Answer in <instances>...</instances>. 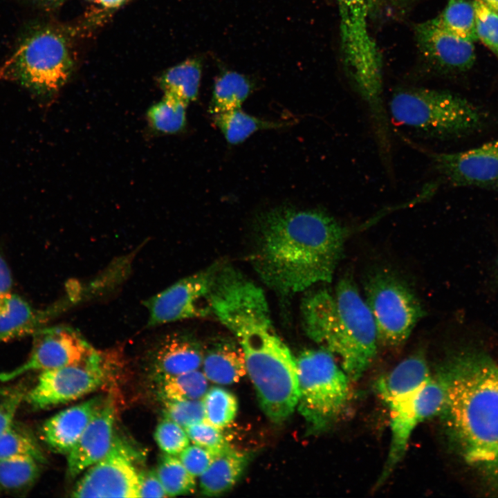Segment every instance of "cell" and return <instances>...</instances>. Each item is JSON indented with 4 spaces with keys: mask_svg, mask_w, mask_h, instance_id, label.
<instances>
[{
    "mask_svg": "<svg viewBox=\"0 0 498 498\" xmlns=\"http://www.w3.org/2000/svg\"><path fill=\"white\" fill-rule=\"evenodd\" d=\"M210 304L243 351L262 410L275 423L285 421L298 403L296 358L275 330L264 291L229 266L216 277Z\"/></svg>",
    "mask_w": 498,
    "mask_h": 498,
    "instance_id": "obj_1",
    "label": "cell"
},
{
    "mask_svg": "<svg viewBox=\"0 0 498 498\" xmlns=\"http://www.w3.org/2000/svg\"><path fill=\"white\" fill-rule=\"evenodd\" d=\"M252 261L261 280L282 295L330 283L351 230L320 210L281 206L257 221Z\"/></svg>",
    "mask_w": 498,
    "mask_h": 498,
    "instance_id": "obj_2",
    "label": "cell"
},
{
    "mask_svg": "<svg viewBox=\"0 0 498 498\" xmlns=\"http://www.w3.org/2000/svg\"><path fill=\"white\" fill-rule=\"evenodd\" d=\"M439 374L446 389L441 413L461 455L498 486V365L468 349L452 355Z\"/></svg>",
    "mask_w": 498,
    "mask_h": 498,
    "instance_id": "obj_3",
    "label": "cell"
},
{
    "mask_svg": "<svg viewBox=\"0 0 498 498\" xmlns=\"http://www.w3.org/2000/svg\"><path fill=\"white\" fill-rule=\"evenodd\" d=\"M301 315L308 337L338 356L351 380L360 379L378 342L371 313L353 279L342 277L333 291L324 288L306 294Z\"/></svg>",
    "mask_w": 498,
    "mask_h": 498,
    "instance_id": "obj_4",
    "label": "cell"
},
{
    "mask_svg": "<svg viewBox=\"0 0 498 498\" xmlns=\"http://www.w3.org/2000/svg\"><path fill=\"white\" fill-rule=\"evenodd\" d=\"M343 64L354 90L371 118L380 149L391 147L390 131L383 102L382 59L369 30L371 0H337Z\"/></svg>",
    "mask_w": 498,
    "mask_h": 498,
    "instance_id": "obj_5",
    "label": "cell"
},
{
    "mask_svg": "<svg viewBox=\"0 0 498 498\" xmlns=\"http://www.w3.org/2000/svg\"><path fill=\"white\" fill-rule=\"evenodd\" d=\"M389 109L398 124L432 138L469 133L479 127L483 119L478 108L459 95L423 87L396 89Z\"/></svg>",
    "mask_w": 498,
    "mask_h": 498,
    "instance_id": "obj_6",
    "label": "cell"
},
{
    "mask_svg": "<svg viewBox=\"0 0 498 498\" xmlns=\"http://www.w3.org/2000/svg\"><path fill=\"white\" fill-rule=\"evenodd\" d=\"M296 364L299 411L313 429H326L347 406L351 380L334 356L324 348L302 351Z\"/></svg>",
    "mask_w": 498,
    "mask_h": 498,
    "instance_id": "obj_7",
    "label": "cell"
},
{
    "mask_svg": "<svg viewBox=\"0 0 498 498\" xmlns=\"http://www.w3.org/2000/svg\"><path fill=\"white\" fill-rule=\"evenodd\" d=\"M73 62L64 38L51 30L26 37L0 66V79L15 80L42 95L57 92L67 81Z\"/></svg>",
    "mask_w": 498,
    "mask_h": 498,
    "instance_id": "obj_8",
    "label": "cell"
},
{
    "mask_svg": "<svg viewBox=\"0 0 498 498\" xmlns=\"http://www.w3.org/2000/svg\"><path fill=\"white\" fill-rule=\"evenodd\" d=\"M364 290L378 344L393 349L403 346L425 315L418 298L405 282L385 270L369 275Z\"/></svg>",
    "mask_w": 498,
    "mask_h": 498,
    "instance_id": "obj_9",
    "label": "cell"
},
{
    "mask_svg": "<svg viewBox=\"0 0 498 498\" xmlns=\"http://www.w3.org/2000/svg\"><path fill=\"white\" fill-rule=\"evenodd\" d=\"M445 400V385L439 374L419 389L387 405L389 412L390 444L377 487L389 478L403 459L415 428L426 419L441 414Z\"/></svg>",
    "mask_w": 498,
    "mask_h": 498,
    "instance_id": "obj_10",
    "label": "cell"
},
{
    "mask_svg": "<svg viewBox=\"0 0 498 498\" xmlns=\"http://www.w3.org/2000/svg\"><path fill=\"white\" fill-rule=\"evenodd\" d=\"M109 355L99 351L86 362L40 372L24 400L34 408L46 409L74 401L96 391L108 380Z\"/></svg>",
    "mask_w": 498,
    "mask_h": 498,
    "instance_id": "obj_11",
    "label": "cell"
},
{
    "mask_svg": "<svg viewBox=\"0 0 498 498\" xmlns=\"http://www.w3.org/2000/svg\"><path fill=\"white\" fill-rule=\"evenodd\" d=\"M137 452L115 435L107 454L89 467L72 490L73 497H140Z\"/></svg>",
    "mask_w": 498,
    "mask_h": 498,
    "instance_id": "obj_12",
    "label": "cell"
},
{
    "mask_svg": "<svg viewBox=\"0 0 498 498\" xmlns=\"http://www.w3.org/2000/svg\"><path fill=\"white\" fill-rule=\"evenodd\" d=\"M219 266L216 264L183 278L145 300L148 326L212 314L210 292Z\"/></svg>",
    "mask_w": 498,
    "mask_h": 498,
    "instance_id": "obj_13",
    "label": "cell"
},
{
    "mask_svg": "<svg viewBox=\"0 0 498 498\" xmlns=\"http://www.w3.org/2000/svg\"><path fill=\"white\" fill-rule=\"evenodd\" d=\"M99 351L72 327L59 326L39 331L28 358L12 370L0 374L7 382L33 371H44L86 362Z\"/></svg>",
    "mask_w": 498,
    "mask_h": 498,
    "instance_id": "obj_14",
    "label": "cell"
},
{
    "mask_svg": "<svg viewBox=\"0 0 498 498\" xmlns=\"http://www.w3.org/2000/svg\"><path fill=\"white\" fill-rule=\"evenodd\" d=\"M425 153L453 186L498 187V139L463 151Z\"/></svg>",
    "mask_w": 498,
    "mask_h": 498,
    "instance_id": "obj_15",
    "label": "cell"
},
{
    "mask_svg": "<svg viewBox=\"0 0 498 498\" xmlns=\"http://www.w3.org/2000/svg\"><path fill=\"white\" fill-rule=\"evenodd\" d=\"M415 40L424 59L441 72H461L475 60L473 42L439 25L434 19L414 26Z\"/></svg>",
    "mask_w": 498,
    "mask_h": 498,
    "instance_id": "obj_16",
    "label": "cell"
},
{
    "mask_svg": "<svg viewBox=\"0 0 498 498\" xmlns=\"http://www.w3.org/2000/svg\"><path fill=\"white\" fill-rule=\"evenodd\" d=\"M116 405L107 396L78 441L67 455V472L75 479L102 459L110 450L115 436Z\"/></svg>",
    "mask_w": 498,
    "mask_h": 498,
    "instance_id": "obj_17",
    "label": "cell"
},
{
    "mask_svg": "<svg viewBox=\"0 0 498 498\" xmlns=\"http://www.w3.org/2000/svg\"><path fill=\"white\" fill-rule=\"evenodd\" d=\"M106 398L103 395L96 396L47 419L42 428L43 440L53 451L67 454Z\"/></svg>",
    "mask_w": 498,
    "mask_h": 498,
    "instance_id": "obj_18",
    "label": "cell"
},
{
    "mask_svg": "<svg viewBox=\"0 0 498 498\" xmlns=\"http://www.w3.org/2000/svg\"><path fill=\"white\" fill-rule=\"evenodd\" d=\"M203 353L191 336L173 333L163 337L154 348L151 362L158 379L198 370Z\"/></svg>",
    "mask_w": 498,
    "mask_h": 498,
    "instance_id": "obj_19",
    "label": "cell"
},
{
    "mask_svg": "<svg viewBox=\"0 0 498 498\" xmlns=\"http://www.w3.org/2000/svg\"><path fill=\"white\" fill-rule=\"evenodd\" d=\"M432 378L424 356L414 354L381 376L376 382V391L387 405L419 389Z\"/></svg>",
    "mask_w": 498,
    "mask_h": 498,
    "instance_id": "obj_20",
    "label": "cell"
},
{
    "mask_svg": "<svg viewBox=\"0 0 498 498\" xmlns=\"http://www.w3.org/2000/svg\"><path fill=\"white\" fill-rule=\"evenodd\" d=\"M202 365L207 379L221 385L238 382L247 374L241 347L226 339L216 340L208 347Z\"/></svg>",
    "mask_w": 498,
    "mask_h": 498,
    "instance_id": "obj_21",
    "label": "cell"
},
{
    "mask_svg": "<svg viewBox=\"0 0 498 498\" xmlns=\"http://www.w3.org/2000/svg\"><path fill=\"white\" fill-rule=\"evenodd\" d=\"M246 454L230 447L216 454L200 476V486L203 495L218 496L233 487L241 476L248 463Z\"/></svg>",
    "mask_w": 498,
    "mask_h": 498,
    "instance_id": "obj_22",
    "label": "cell"
},
{
    "mask_svg": "<svg viewBox=\"0 0 498 498\" xmlns=\"http://www.w3.org/2000/svg\"><path fill=\"white\" fill-rule=\"evenodd\" d=\"M201 73V61L199 58L188 59L164 72L159 84L165 95L189 104L198 97Z\"/></svg>",
    "mask_w": 498,
    "mask_h": 498,
    "instance_id": "obj_23",
    "label": "cell"
},
{
    "mask_svg": "<svg viewBox=\"0 0 498 498\" xmlns=\"http://www.w3.org/2000/svg\"><path fill=\"white\" fill-rule=\"evenodd\" d=\"M252 89L244 75L232 71L222 73L214 82L209 111L215 115L239 109Z\"/></svg>",
    "mask_w": 498,
    "mask_h": 498,
    "instance_id": "obj_24",
    "label": "cell"
},
{
    "mask_svg": "<svg viewBox=\"0 0 498 498\" xmlns=\"http://www.w3.org/2000/svg\"><path fill=\"white\" fill-rule=\"evenodd\" d=\"M40 463L26 456L0 459V493L17 495L28 492L39 478Z\"/></svg>",
    "mask_w": 498,
    "mask_h": 498,
    "instance_id": "obj_25",
    "label": "cell"
},
{
    "mask_svg": "<svg viewBox=\"0 0 498 498\" xmlns=\"http://www.w3.org/2000/svg\"><path fill=\"white\" fill-rule=\"evenodd\" d=\"M213 120L226 141L231 145L241 143L259 130L284 126L279 122L266 120L248 114L240 108L213 115Z\"/></svg>",
    "mask_w": 498,
    "mask_h": 498,
    "instance_id": "obj_26",
    "label": "cell"
},
{
    "mask_svg": "<svg viewBox=\"0 0 498 498\" xmlns=\"http://www.w3.org/2000/svg\"><path fill=\"white\" fill-rule=\"evenodd\" d=\"M35 315L30 305L11 292L0 296V334L17 337L32 331Z\"/></svg>",
    "mask_w": 498,
    "mask_h": 498,
    "instance_id": "obj_27",
    "label": "cell"
},
{
    "mask_svg": "<svg viewBox=\"0 0 498 498\" xmlns=\"http://www.w3.org/2000/svg\"><path fill=\"white\" fill-rule=\"evenodd\" d=\"M188 104L169 95L152 105L147 112L150 127L156 132L172 134L181 131L186 124Z\"/></svg>",
    "mask_w": 498,
    "mask_h": 498,
    "instance_id": "obj_28",
    "label": "cell"
},
{
    "mask_svg": "<svg viewBox=\"0 0 498 498\" xmlns=\"http://www.w3.org/2000/svg\"><path fill=\"white\" fill-rule=\"evenodd\" d=\"M434 19L442 27L463 39L472 42L478 40L475 11L470 0H449Z\"/></svg>",
    "mask_w": 498,
    "mask_h": 498,
    "instance_id": "obj_29",
    "label": "cell"
},
{
    "mask_svg": "<svg viewBox=\"0 0 498 498\" xmlns=\"http://www.w3.org/2000/svg\"><path fill=\"white\" fill-rule=\"evenodd\" d=\"M162 397L168 400H198L208 391L203 372L194 370L159 379Z\"/></svg>",
    "mask_w": 498,
    "mask_h": 498,
    "instance_id": "obj_30",
    "label": "cell"
},
{
    "mask_svg": "<svg viewBox=\"0 0 498 498\" xmlns=\"http://www.w3.org/2000/svg\"><path fill=\"white\" fill-rule=\"evenodd\" d=\"M156 470L167 497L194 492L196 486L195 477L187 470L179 458L175 455L164 453Z\"/></svg>",
    "mask_w": 498,
    "mask_h": 498,
    "instance_id": "obj_31",
    "label": "cell"
},
{
    "mask_svg": "<svg viewBox=\"0 0 498 498\" xmlns=\"http://www.w3.org/2000/svg\"><path fill=\"white\" fill-rule=\"evenodd\" d=\"M205 420L214 426L223 429L234 419L238 402L230 391L218 387L208 389L203 398Z\"/></svg>",
    "mask_w": 498,
    "mask_h": 498,
    "instance_id": "obj_32",
    "label": "cell"
},
{
    "mask_svg": "<svg viewBox=\"0 0 498 498\" xmlns=\"http://www.w3.org/2000/svg\"><path fill=\"white\" fill-rule=\"evenodd\" d=\"M15 456L31 457L41 463L46 460L33 435L15 422L0 437V459Z\"/></svg>",
    "mask_w": 498,
    "mask_h": 498,
    "instance_id": "obj_33",
    "label": "cell"
},
{
    "mask_svg": "<svg viewBox=\"0 0 498 498\" xmlns=\"http://www.w3.org/2000/svg\"><path fill=\"white\" fill-rule=\"evenodd\" d=\"M154 439L165 454L175 456L186 448L190 441L185 428L166 417L156 425Z\"/></svg>",
    "mask_w": 498,
    "mask_h": 498,
    "instance_id": "obj_34",
    "label": "cell"
},
{
    "mask_svg": "<svg viewBox=\"0 0 498 498\" xmlns=\"http://www.w3.org/2000/svg\"><path fill=\"white\" fill-rule=\"evenodd\" d=\"M478 39L498 57V12L481 0H474Z\"/></svg>",
    "mask_w": 498,
    "mask_h": 498,
    "instance_id": "obj_35",
    "label": "cell"
},
{
    "mask_svg": "<svg viewBox=\"0 0 498 498\" xmlns=\"http://www.w3.org/2000/svg\"><path fill=\"white\" fill-rule=\"evenodd\" d=\"M186 433L194 445L202 447L214 456L227 448L229 445L227 439L221 432L222 429L216 427L205 420L185 427Z\"/></svg>",
    "mask_w": 498,
    "mask_h": 498,
    "instance_id": "obj_36",
    "label": "cell"
},
{
    "mask_svg": "<svg viewBox=\"0 0 498 498\" xmlns=\"http://www.w3.org/2000/svg\"><path fill=\"white\" fill-rule=\"evenodd\" d=\"M165 417L174 421L184 428L205 420L203 400H168L164 401Z\"/></svg>",
    "mask_w": 498,
    "mask_h": 498,
    "instance_id": "obj_37",
    "label": "cell"
},
{
    "mask_svg": "<svg viewBox=\"0 0 498 498\" xmlns=\"http://www.w3.org/2000/svg\"><path fill=\"white\" fill-rule=\"evenodd\" d=\"M214 455L196 445H188L179 454V459L194 477H200L209 467Z\"/></svg>",
    "mask_w": 498,
    "mask_h": 498,
    "instance_id": "obj_38",
    "label": "cell"
},
{
    "mask_svg": "<svg viewBox=\"0 0 498 498\" xmlns=\"http://www.w3.org/2000/svg\"><path fill=\"white\" fill-rule=\"evenodd\" d=\"M25 395L23 391H17L0 401V437L14 424L17 412L25 400Z\"/></svg>",
    "mask_w": 498,
    "mask_h": 498,
    "instance_id": "obj_39",
    "label": "cell"
},
{
    "mask_svg": "<svg viewBox=\"0 0 498 498\" xmlns=\"http://www.w3.org/2000/svg\"><path fill=\"white\" fill-rule=\"evenodd\" d=\"M414 0H371L370 17L385 15L391 17H402L407 13Z\"/></svg>",
    "mask_w": 498,
    "mask_h": 498,
    "instance_id": "obj_40",
    "label": "cell"
},
{
    "mask_svg": "<svg viewBox=\"0 0 498 498\" xmlns=\"http://www.w3.org/2000/svg\"><path fill=\"white\" fill-rule=\"evenodd\" d=\"M167 493L156 470L140 472V497H165Z\"/></svg>",
    "mask_w": 498,
    "mask_h": 498,
    "instance_id": "obj_41",
    "label": "cell"
},
{
    "mask_svg": "<svg viewBox=\"0 0 498 498\" xmlns=\"http://www.w3.org/2000/svg\"><path fill=\"white\" fill-rule=\"evenodd\" d=\"M12 286V277L10 268L0 254V296L10 293Z\"/></svg>",
    "mask_w": 498,
    "mask_h": 498,
    "instance_id": "obj_42",
    "label": "cell"
},
{
    "mask_svg": "<svg viewBox=\"0 0 498 498\" xmlns=\"http://www.w3.org/2000/svg\"><path fill=\"white\" fill-rule=\"evenodd\" d=\"M100 4L106 7H116L120 5L124 0H97Z\"/></svg>",
    "mask_w": 498,
    "mask_h": 498,
    "instance_id": "obj_43",
    "label": "cell"
},
{
    "mask_svg": "<svg viewBox=\"0 0 498 498\" xmlns=\"http://www.w3.org/2000/svg\"><path fill=\"white\" fill-rule=\"evenodd\" d=\"M490 8L498 12V0H481Z\"/></svg>",
    "mask_w": 498,
    "mask_h": 498,
    "instance_id": "obj_44",
    "label": "cell"
},
{
    "mask_svg": "<svg viewBox=\"0 0 498 498\" xmlns=\"http://www.w3.org/2000/svg\"><path fill=\"white\" fill-rule=\"evenodd\" d=\"M37 1H57L59 0H37Z\"/></svg>",
    "mask_w": 498,
    "mask_h": 498,
    "instance_id": "obj_45",
    "label": "cell"
}]
</instances>
